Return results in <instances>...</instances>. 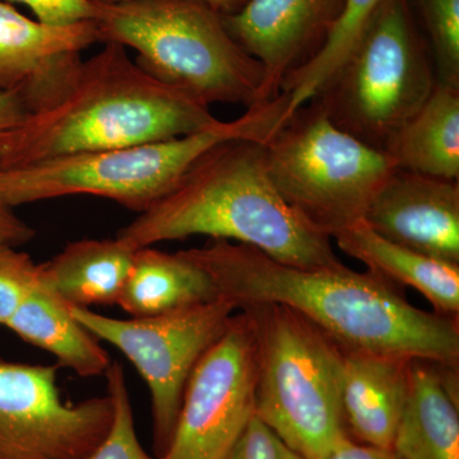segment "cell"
<instances>
[{"mask_svg":"<svg viewBox=\"0 0 459 459\" xmlns=\"http://www.w3.org/2000/svg\"><path fill=\"white\" fill-rule=\"evenodd\" d=\"M385 0H343L340 16L322 49L303 68L290 74L281 86L289 95V117L318 95L331 75L351 53Z\"/></svg>","mask_w":459,"mask_h":459,"instance_id":"22","label":"cell"},{"mask_svg":"<svg viewBox=\"0 0 459 459\" xmlns=\"http://www.w3.org/2000/svg\"><path fill=\"white\" fill-rule=\"evenodd\" d=\"M316 459H398L388 449L355 442L351 437L338 443L331 451Z\"/></svg>","mask_w":459,"mask_h":459,"instance_id":"29","label":"cell"},{"mask_svg":"<svg viewBox=\"0 0 459 459\" xmlns=\"http://www.w3.org/2000/svg\"><path fill=\"white\" fill-rule=\"evenodd\" d=\"M36 231L14 213L0 192V247H17L35 238Z\"/></svg>","mask_w":459,"mask_h":459,"instance_id":"28","label":"cell"},{"mask_svg":"<svg viewBox=\"0 0 459 459\" xmlns=\"http://www.w3.org/2000/svg\"><path fill=\"white\" fill-rule=\"evenodd\" d=\"M343 0H247L237 13L222 14L231 38L261 63L263 101L281 93L290 74L322 49Z\"/></svg>","mask_w":459,"mask_h":459,"instance_id":"13","label":"cell"},{"mask_svg":"<svg viewBox=\"0 0 459 459\" xmlns=\"http://www.w3.org/2000/svg\"><path fill=\"white\" fill-rule=\"evenodd\" d=\"M38 286V263L16 247H0V325H5Z\"/></svg>","mask_w":459,"mask_h":459,"instance_id":"25","label":"cell"},{"mask_svg":"<svg viewBox=\"0 0 459 459\" xmlns=\"http://www.w3.org/2000/svg\"><path fill=\"white\" fill-rule=\"evenodd\" d=\"M181 253L210 274L220 295L238 310L247 305H286L343 352L459 365V318L413 307L400 287L369 271L344 264L298 268L225 238H211Z\"/></svg>","mask_w":459,"mask_h":459,"instance_id":"1","label":"cell"},{"mask_svg":"<svg viewBox=\"0 0 459 459\" xmlns=\"http://www.w3.org/2000/svg\"><path fill=\"white\" fill-rule=\"evenodd\" d=\"M395 168L459 180V89L437 82L425 104L389 141Z\"/></svg>","mask_w":459,"mask_h":459,"instance_id":"21","label":"cell"},{"mask_svg":"<svg viewBox=\"0 0 459 459\" xmlns=\"http://www.w3.org/2000/svg\"><path fill=\"white\" fill-rule=\"evenodd\" d=\"M4 327L21 340L50 352L57 368L82 377L105 376L111 360L98 338L75 320L68 305L40 285L33 289Z\"/></svg>","mask_w":459,"mask_h":459,"instance_id":"20","label":"cell"},{"mask_svg":"<svg viewBox=\"0 0 459 459\" xmlns=\"http://www.w3.org/2000/svg\"><path fill=\"white\" fill-rule=\"evenodd\" d=\"M105 377L108 394L113 402V424L89 459H159L144 451L138 437L123 365L111 361Z\"/></svg>","mask_w":459,"mask_h":459,"instance_id":"24","label":"cell"},{"mask_svg":"<svg viewBox=\"0 0 459 459\" xmlns=\"http://www.w3.org/2000/svg\"><path fill=\"white\" fill-rule=\"evenodd\" d=\"M223 459H281L280 439L255 415Z\"/></svg>","mask_w":459,"mask_h":459,"instance_id":"27","label":"cell"},{"mask_svg":"<svg viewBox=\"0 0 459 459\" xmlns=\"http://www.w3.org/2000/svg\"><path fill=\"white\" fill-rule=\"evenodd\" d=\"M332 238L344 255L367 265L371 273L398 287H412L433 305L434 313L458 318L459 264L386 240L362 220Z\"/></svg>","mask_w":459,"mask_h":459,"instance_id":"16","label":"cell"},{"mask_svg":"<svg viewBox=\"0 0 459 459\" xmlns=\"http://www.w3.org/2000/svg\"><path fill=\"white\" fill-rule=\"evenodd\" d=\"M264 146L268 177L281 198L331 238L364 219L397 169L385 152L337 128L316 99L298 108Z\"/></svg>","mask_w":459,"mask_h":459,"instance_id":"7","label":"cell"},{"mask_svg":"<svg viewBox=\"0 0 459 459\" xmlns=\"http://www.w3.org/2000/svg\"><path fill=\"white\" fill-rule=\"evenodd\" d=\"M99 40L93 20L49 25L0 2V95L18 93L29 115L49 110L74 90L81 53Z\"/></svg>","mask_w":459,"mask_h":459,"instance_id":"12","label":"cell"},{"mask_svg":"<svg viewBox=\"0 0 459 459\" xmlns=\"http://www.w3.org/2000/svg\"><path fill=\"white\" fill-rule=\"evenodd\" d=\"M439 83L459 89V0H418Z\"/></svg>","mask_w":459,"mask_h":459,"instance_id":"23","label":"cell"},{"mask_svg":"<svg viewBox=\"0 0 459 459\" xmlns=\"http://www.w3.org/2000/svg\"><path fill=\"white\" fill-rule=\"evenodd\" d=\"M91 2H122V0H91ZM210 5L221 14L237 13L246 4L247 0H199Z\"/></svg>","mask_w":459,"mask_h":459,"instance_id":"31","label":"cell"},{"mask_svg":"<svg viewBox=\"0 0 459 459\" xmlns=\"http://www.w3.org/2000/svg\"><path fill=\"white\" fill-rule=\"evenodd\" d=\"M258 331L247 310L199 359L184 389L170 446L159 459H223L255 415Z\"/></svg>","mask_w":459,"mask_h":459,"instance_id":"10","label":"cell"},{"mask_svg":"<svg viewBox=\"0 0 459 459\" xmlns=\"http://www.w3.org/2000/svg\"><path fill=\"white\" fill-rule=\"evenodd\" d=\"M392 452L398 459H459V410L446 388L442 365L412 361L406 410Z\"/></svg>","mask_w":459,"mask_h":459,"instance_id":"19","label":"cell"},{"mask_svg":"<svg viewBox=\"0 0 459 459\" xmlns=\"http://www.w3.org/2000/svg\"><path fill=\"white\" fill-rule=\"evenodd\" d=\"M210 274L181 252L135 249L117 307L132 318L160 316L220 298Z\"/></svg>","mask_w":459,"mask_h":459,"instance_id":"18","label":"cell"},{"mask_svg":"<svg viewBox=\"0 0 459 459\" xmlns=\"http://www.w3.org/2000/svg\"><path fill=\"white\" fill-rule=\"evenodd\" d=\"M241 309L252 314L258 331L256 418L303 459L322 457L349 439L340 346L286 305Z\"/></svg>","mask_w":459,"mask_h":459,"instance_id":"6","label":"cell"},{"mask_svg":"<svg viewBox=\"0 0 459 459\" xmlns=\"http://www.w3.org/2000/svg\"><path fill=\"white\" fill-rule=\"evenodd\" d=\"M264 144L249 140L214 144L117 238L135 250L205 235L258 247L298 268L342 264L332 238L307 226L281 198L268 177Z\"/></svg>","mask_w":459,"mask_h":459,"instance_id":"2","label":"cell"},{"mask_svg":"<svg viewBox=\"0 0 459 459\" xmlns=\"http://www.w3.org/2000/svg\"><path fill=\"white\" fill-rule=\"evenodd\" d=\"M100 40L132 48L135 65L211 108L262 104L261 63L230 35L222 14L199 0L95 2Z\"/></svg>","mask_w":459,"mask_h":459,"instance_id":"4","label":"cell"},{"mask_svg":"<svg viewBox=\"0 0 459 459\" xmlns=\"http://www.w3.org/2000/svg\"><path fill=\"white\" fill-rule=\"evenodd\" d=\"M362 221L386 240L459 264V180L395 169Z\"/></svg>","mask_w":459,"mask_h":459,"instance_id":"14","label":"cell"},{"mask_svg":"<svg viewBox=\"0 0 459 459\" xmlns=\"http://www.w3.org/2000/svg\"><path fill=\"white\" fill-rule=\"evenodd\" d=\"M27 5L40 22L49 25H71L93 20L95 2L91 0H8Z\"/></svg>","mask_w":459,"mask_h":459,"instance_id":"26","label":"cell"},{"mask_svg":"<svg viewBox=\"0 0 459 459\" xmlns=\"http://www.w3.org/2000/svg\"><path fill=\"white\" fill-rule=\"evenodd\" d=\"M134 252L117 238L74 241L39 264V285L68 307L117 305Z\"/></svg>","mask_w":459,"mask_h":459,"instance_id":"17","label":"cell"},{"mask_svg":"<svg viewBox=\"0 0 459 459\" xmlns=\"http://www.w3.org/2000/svg\"><path fill=\"white\" fill-rule=\"evenodd\" d=\"M217 123L210 107L151 77L126 48L108 42L83 62L63 101L0 137V169L174 140Z\"/></svg>","mask_w":459,"mask_h":459,"instance_id":"3","label":"cell"},{"mask_svg":"<svg viewBox=\"0 0 459 459\" xmlns=\"http://www.w3.org/2000/svg\"><path fill=\"white\" fill-rule=\"evenodd\" d=\"M286 102L277 98L247 108L232 122L174 140L117 150L57 156L20 168L0 169V192L11 207L95 195L142 213L165 197L193 162L230 140L268 141L285 124Z\"/></svg>","mask_w":459,"mask_h":459,"instance_id":"5","label":"cell"},{"mask_svg":"<svg viewBox=\"0 0 459 459\" xmlns=\"http://www.w3.org/2000/svg\"><path fill=\"white\" fill-rule=\"evenodd\" d=\"M90 333L113 344L134 365L150 388L153 449L170 446L184 389L204 352L222 336L237 305L225 296L144 318L115 319L87 307H69Z\"/></svg>","mask_w":459,"mask_h":459,"instance_id":"9","label":"cell"},{"mask_svg":"<svg viewBox=\"0 0 459 459\" xmlns=\"http://www.w3.org/2000/svg\"><path fill=\"white\" fill-rule=\"evenodd\" d=\"M57 369L0 359V459H89L107 437L111 398L65 403Z\"/></svg>","mask_w":459,"mask_h":459,"instance_id":"11","label":"cell"},{"mask_svg":"<svg viewBox=\"0 0 459 459\" xmlns=\"http://www.w3.org/2000/svg\"><path fill=\"white\" fill-rule=\"evenodd\" d=\"M22 100L16 92L0 95V137L13 129L27 117Z\"/></svg>","mask_w":459,"mask_h":459,"instance_id":"30","label":"cell"},{"mask_svg":"<svg viewBox=\"0 0 459 459\" xmlns=\"http://www.w3.org/2000/svg\"><path fill=\"white\" fill-rule=\"evenodd\" d=\"M412 361L343 352V420L352 440L391 451L409 402Z\"/></svg>","mask_w":459,"mask_h":459,"instance_id":"15","label":"cell"},{"mask_svg":"<svg viewBox=\"0 0 459 459\" xmlns=\"http://www.w3.org/2000/svg\"><path fill=\"white\" fill-rule=\"evenodd\" d=\"M281 459H303L280 442Z\"/></svg>","mask_w":459,"mask_h":459,"instance_id":"32","label":"cell"},{"mask_svg":"<svg viewBox=\"0 0 459 459\" xmlns=\"http://www.w3.org/2000/svg\"><path fill=\"white\" fill-rule=\"evenodd\" d=\"M437 83L409 0H385L351 53L316 96L331 122L385 152Z\"/></svg>","mask_w":459,"mask_h":459,"instance_id":"8","label":"cell"}]
</instances>
